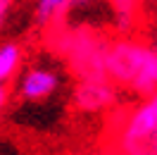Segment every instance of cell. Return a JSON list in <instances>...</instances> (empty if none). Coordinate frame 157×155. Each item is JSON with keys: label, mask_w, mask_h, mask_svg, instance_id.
I'll return each instance as SVG.
<instances>
[{"label": "cell", "mask_w": 157, "mask_h": 155, "mask_svg": "<svg viewBox=\"0 0 157 155\" xmlns=\"http://www.w3.org/2000/svg\"><path fill=\"white\" fill-rule=\"evenodd\" d=\"M57 88H59V77H57L55 69H50V67H31L19 77L17 96H19L21 100L36 103V100L50 98Z\"/></svg>", "instance_id": "5b68a950"}, {"label": "cell", "mask_w": 157, "mask_h": 155, "mask_svg": "<svg viewBox=\"0 0 157 155\" xmlns=\"http://www.w3.org/2000/svg\"><path fill=\"white\" fill-rule=\"evenodd\" d=\"M12 7H14V0H0V29L5 26V22L10 17Z\"/></svg>", "instance_id": "9c48e42d"}, {"label": "cell", "mask_w": 157, "mask_h": 155, "mask_svg": "<svg viewBox=\"0 0 157 155\" xmlns=\"http://www.w3.org/2000/svg\"><path fill=\"white\" fill-rule=\"evenodd\" d=\"M140 2L143 0H112V7H114V14H117V22L121 29H128L133 24Z\"/></svg>", "instance_id": "ba28073f"}, {"label": "cell", "mask_w": 157, "mask_h": 155, "mask_svg": "<svg viewBox=\"0 0 157 155\" xmlns=\"http://www.w3.org/2000/svg\"><path fill=\"white\" fill-rule=\"evenodd\" d=\"M105 77L117 88L143 98L157 91V53L150 41L114 38L105 55Z\"/></svg>", "instance_id": "7a4b0ae2"}, {"label": "cell", "mask_w": 157, "mask_h": 155, "mask_svg": "<svg viewBox=\"0 0 157 155\" xmlns=\"http://www.w3.org/2000/svg\"><path fill=\"white\" fill-rule=\"evenodd\" d=\"M50 46L67 60L69 69L78 79H102L105 77V55L109 38L90 26H50Z\"/></svg>", "instance_id": "3957f363"}, {"label": "cell", "mask_w": 157, "mask_h": 155, "mask_svg": "<svg viewBox=\"0 0 157 155\" xmlns=\"http://www.w3.org/2000/svg\"><path fill=\"white\" fill-rule=\"evenodd\" d=\"M98 155H117V153H112V150H105V148H102V150H100Z\"/></svg>", "instance_id": "7c38bea8"}, {"label": "cell", "mask_w": 157, "mask_h": 155, "mask_svg": "<svg viewBox=\"0 0 157 155\" xmlns=\"http://www.w3.org/2000/svg\"><path fill=\"white\" fill-rule=\"evenodd\" d=\"M119 88L109 81L107 77L102 79H78L74 88V105L81 112H107L117 105Z\"/></svg>", "instance_id": "277c9868"}, {"label": "cell", "mask_w": 157, "mask_h": 155, "mask_svg": "<svg viewBox=\"0 0 157 155\" xmlns=\"http://www.w3.org/2000/svg\"><path fill=\"white\" fill-rule=\"evenodd\" d=\"M81 0H36V19L43 26H52V24H62V17L67 14L71 7H76Z\"/></svg>", "instance_id": "8992f818"}, {"label": "cell", "mask_w": 157, "mask_h": 155, "mask_svg": "<svg viewBox=\"0 0 157 155\" xmlns=\"http://www.w3.org/2000/svg\"><path fill=\"white\" fill-rule=\"evenodd\" d=\"M24 50L19 43H0V84H7L21 69Z\"/></svg>", "instance_id": "52a82bcc"}, {"label": "cell", "mask_w": 157, "mask_h": 155, "mask_svg": "<svg viewBox=\"0 0 157 155\" xmlns=\"http://www.w3.org/2000/svg\"><path fill=\"white\" fill-rule=\"evenodd\" d=\"M7 100H10V88L7 84H0V112L7 107Z\"/></svg>", "instance_id": "30bf717a"}, {"label": "cell", "mask_w": 157, "mask_h": 155, "mask_svg": "<svg viewBox=\"0 0 157 155\" xmlns=\"http://www.w3.org/2000/svg\"><path fill=\"white\" fill-rule=\"evenodd\" d=\"M150 46H152V48H155V53H157V34L152 36V41H150Z\"/></svg>", "instance_id": "8fae6325"}, {"label": "cell", "mask_w": 157, "mask_h": 155, "mask_svg": "<svg viewBox=\"0 0 157 155\" xmlns=\"http://www.w3.org/2000/svg\"><path fill=\"white\" fill-rule=\"evenodd\" d=\"M102 143L117 155H157V91L114 110L105 122Z\"/></svg>", "instance_id": "6da1fadb"}]
</instances>
